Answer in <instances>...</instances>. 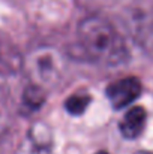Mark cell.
<instances>
[{"label":"cell","mask_w":153,"mask_h":154,"mask_svg":"<svg viewBox=\"0 0 153 154\" xmlns=\"http://www.w3.org/2000/svg\"><path fill=\"white\" fill-rule=\"evenodd\" d=\"M78 41L93 61L117 66L128 60V47L117 29L102 17H89L78 26Z\"/></svg>","instance_id":"cell-1"},{"label":"cell","mask_w":153,"mask_h":154,"mask_svg":"<svg viewBox=\"0 0 153 154\" xmlns=\"http://www.w3.org/2000/svg\"><path fill=\"white\" fill-rule=\"evenodd\" d=\"M23 69L30 84L42 90L56 87L65 75V60L53 47H38L27 54Z\"/></svg>","instance_id":"cell-2"},{"label":"cell","mask_w":153,"mask_h":154,"mask_svg":"<svg viewBox=\"0 0 153 154\" xmlns=\"http://www.w3.org/2000/svg\"><path fill=\"white\" fill-rule=\"evenodd\" d=\"M125 26L135 44L153 57V11L131 8L125 14Z\"/></svg>","instance_id":"cell-3"},{"label":"cell","mask_w":153,"mask_h":154,"mask_svg":"<svg viewBox=\"0 0 153 154\" xmlns=\"http://www.w3.org/2000/svg\"><path fill=\"white\" fill-rule=\"evenodd\" d=\"M53 133L51 129L42 121L30 126L26 138L21 141L15 154H51Z\"/></svg>","instance_id":"cell-4"},{"label":"cell","mask_w":153,"mask_h":154,"mask_svg":"<svg viewBox=\"0 0 153 154\" xmlns=\"http://www.w3.org/2000/svg\"><path fill=\"white\" fill-rule=\"evenodd\" d=\"M141 93V82L135 76H126L116 82H111L105 91L108 100L114 109H123L129 106Z\"/></svg>","instance_id":"cell-5"},{"label":"cell","mask_w":153,"mask_h":154,"mask_svg":"<svg viewBox=\"0 0 153 154\" xmlns=\"http://www.w3.org/2000/svg\"><path fill=\"white\" fill-rule=\"evenodd\" d=\"M24 58L18 51L17 45L11 41V38L0 32V75H17L20 69H23Z\"/></svg>","instance_id":"cell-6"},{"label":"cell","mask_w":153,"mask_h":154,"mask_svg":"<svg viewBox=\"0 0 153 154\" xmlns=\"http://www.w3.org/2000/svg\"><path fill=\"white\" fill-rule=\"evenodd\" d=\"M146 120H147V114H146L144 108H141V106L131 108L123 115V118L119 124L120 133L128 139L138 138L146 127Z\"/></svg>","instance_id":"cell-7"},{"label":"cell","mask_w":153,"mask_h":154,"mask_svg":"<svg viewBox=\"0 0 153 154\" xmlns=\"http://www.w3.org/2000/svg\"><path fill=\"white\" fill-rule=\"evenodd\" d=\"M45 102V90L41 87H36L33 84H29L23 91V109L33 112L38 111Z\"/></svg>","instance_id":"cell-8"},{"label":"cell","mask_w":153,"mask_h":154,"mask_svg":"<svg viewBox=\"0 0 153 154\" xmlns=\"http://www.w3.org/2000/svg\"><path fill=\"white\" fill-rule=\"evenodd\" d=\"M92 102V97L89 94L84 93H77L72 94L66 102H65V109L71 114V115H81L86 112L87 106Z\"/></svg>","instance_id":"cell-9"},{"label":"cell","mask_w":153,"mask_h":154,"mask_svg":"<svg viewBox=\"0 0 153 154\" xmlns=\"http://www.w3.org/2000/svg\"><path fill=\"white\" fill-rule=\"evenodd\" d=\"M9 120H11L9 105H8V100H6L3 91L0 90V133H3V132L8 129Z\"/></svg>","instance_id":"cell-10"},{"label":"cell","mask_w":153,"mask_h":154,"mask_svg":"<svg viewBox=\"0 0 153 154\" xmlns=\"http://www.w3.org/2000/svg\"><path fill=\"white\" fill-rule=\"evenodd\" d=\"M135 154H153V151H146V150H141V151H137Z\"/></svg>","instance_id":"cell-11"},{"label":"cell","mask_w":153,"mask_h":154,"mask_svg":"<svg viewBox=\"0 0 153 154\" xmlns=\"http://www.w3.org/2000/svg\"><path fill=\"white\" fill-rule=\"evenodd\" d=\"M96 154H108L107 151H99V153H96Z\"/></svg>","instance_id":"cell-12"}]
</instances>
